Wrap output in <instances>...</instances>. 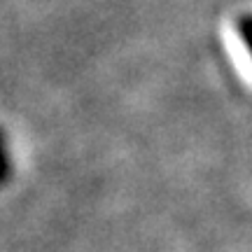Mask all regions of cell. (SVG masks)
Wrapping results in <instances>:
<instances>
[{"mask_svg": "<svg viewBox=\"0 0 252 252\" xmlns=\"http://www.w3.org/2000/svg\"><path fill=\"white\" fill-rule=\"evenodd\" d=\"M236 31H238V37L252 59V14H241L236 19Z\"/></svg>", "mask_w": 252, "mask_h": 252, "instance_id": "obj_1", "label": "cell"}]
</instances>
